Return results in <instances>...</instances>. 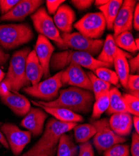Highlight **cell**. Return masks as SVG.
<instances>
[{"label":"cell","instance_id":"obj_2","mask_svg":"<svg viewBox=\"0 0 139 156\" xmlns=\"http://www.w3.org/2000/svg\"><path fill=\"white\" fill-rule=\"evenodd\" d=\"M74 64L95 71L99 68H109L113 65L101 62L91 55L79 51L67 50L54 53L50 62V67L54 70H61Z\"/></svg>","mask_w":139,"mask_h":156},{"label":"cell","instance_id":"obj_14","mask_svg":"<svg viewBox=\"0 0 139 156\" xmlns=\"http://www.w3.org/2000/svg\"><path fill=\"white\" fill-rule=\"evenodd\" d=\"M43 3L44 2L41 0H22L7 13L0 17V22L6 21H22L27 16L33 15L41 7Z\"/></svg>","mask_w":139,"mask_h":156},{"label":"cell","instance_id":"obj_43","mask_svg":"<svg viewBox=\"0 0 139 156\" xmlns=\"http://www.w3.org/2000/svg\"><path fill=\"white\" fill-rule=\"evenodd\" d=\"M10 55L3 51V48L0 46V66H3L8 62Z\"/></svg>","mask_w":139,"mask_h":156},{"label":"cell","instance_id":"obj_29","mask_svg":"<svg viewBox=\"0 0 139 156\" xmlns=\"http://www.w3.org/2000/svg\"><path fill=\"white\" fill-rule=\"evenodd\" d=\"M96 101L92 106V118L97 119L100 118L109 106V90L99 95L95 99Z\"/></svg>","mask_w":139,"mask_h":156},{"label":"cell","instance_id":"obj_48","mask_svg":"<svg viewBox=\"0 0 139 156\" xmlns=\"http://www.w3.org/2000/svg\"><path fill=\"white\" fill-rule=\"evenodd\" d=\"M138 42H139V39L138 38L135 39V45H136V46H137L138 49L139 48V43Z\"/></svg>","mask_w":139,"mask_h":156},{"label":"cell","instance_id":"obj_47","mask_svg":"<svg viewBox=\"0 0 139 156\" xmlns=\"http://www.w3.org/2000/svg\"><path fill=\"white\" fill-rule=\"evenodd\" d=\"M5 76H6L5 73L3 72V70L0 68V83H1L2 81L4 80Z\"/></svg>","mask_w":139,"mask_h":156},{"label":"cell","instance_id":"obj_35","mask_svg":"<svg viewBox=\"0 0 139 156\" xmlns=\"http://www.w3.org/2000/svg\"><path fill=\"white\" fill-rule=\"evenodd\" d=\"M127 89L132 92L139 91V76L135 74H130L128 77Z\"/></svg>","mask_w":139,"mask_h":156},{"label":"cell","instance_id":"obj_39","mask_svg":"<svg viewBox=\"0 0 139 156\" xmlns=\"http://www.w3.org/2000/svg\"><path fill=\"white\" fill-rule=\"evenodd\" d=\"M72 5L79 10H84L91 6L94 2L93 0H72Z\"/></svg>","mask_w":139,"mask_h":156},{"label":"cell","instance_id":"obj_42","mask_svg":"<svg viewBox=\"0 0 139 156\" xmlns=\"http://www.w3.org/2000/svg\"><path fill=\"white\" fill-rule=\"evenodd\" d=\"M56 151H57V147L50 149L48 151L40 153V154H33V155H25L23 154V155H15V156H55ZM0 156H3V155H0Z\"/></svg>","mask_w":139,"mask_h":156},{"label":"cell","instance_id":"obj_36","mask_svg":"<svg viewBox=\"0 0 139 156\" xmlns=\"http://www.w3.org/2000/svg\"><path fill=\"white\" fill-rule=\"evenodd\" d=\"M65 2L64 0H47L46 4L47 9V13L49 15H54L57 11L58 8Z\"/></svg>","mask_w":139,"mask_h":156},{"label":"cell","instance_id":"obj_32","mask_svg":"<svg viewBox=\"0 0 139 156\" xmlns=\"http://www.w3.org/2000/svg\"><path fill=\"white\" fill-rule=\"evenodd\" d=\"M128 112L135 116L139 115L138 92H132L123 96Z\"/></svg>","mask_w":139,"mask_h":156},{"label":"cell","instance_id":"obj_41","mask_svg":"<svg viewBox=\"0 0 139 156\" xmlns=\"http://www.w3.org/2000/svg\"><path fill=\"white\" fill-rule=\"evenodd\" d=\"M133 27L137 31L139 30V4L137 3L133 15Z\"/></svg>","mask_w":139,"mask_h":156},{"label":"cell","instance_id":"obj_44","mask_svg":"<svg viewBox=\"0 0 139 156\" xmlns=\"http://www.w3.org/2000/svg\"><path fill=\"white\" fill-rule=\"evenodd\" d=\"M0 144H2L3 146V147L7 149L9 148L7 140L5 137L4 134H3V133L1 131V130H0Z\"/></svg>","mask_w":139,"mask_h":156},{"label":"cell","instance_id":"obj_38","mask_svg":"<svg viewBox=\"0 0 139 156\" xmlns=\"http://www.w3.org/2000/svg\"><path fill=\"white\" fill-rule=\"evenodd\" d=\"M130 152L132 156H139V136L135 132L132 136Z\"/></svg>","mask_w":139,"mask_h":156},{"label":"cell","instance_id":"obj_12","mask_svg":"<svg viewBox=\"0 0 139 156\" xmlns=\"http://www.w3.org/2000/svg\"><path fill=\"white\" fill-rule=\"evenodd\" d=\"M61 82L62 85H69L92 91L91 81L87 74L81 66L71 64L62 71Z\"/></svg>","mask_w":139,"mask_h":156},{"label":"cell","instance_id":"obj_34","mask_svg":"<svg viewBox=\"0 0 139 156\" xmlns=\"http://www.w3.org/2000/svg\"><path fill=\"white\" fill-rule=\"evenodd\" d=\"M19 2V0H0V9L2 15L7 13Z\"/></svg>","mask_w":139,"mask_h":156},{"label":"cell","instance_id":"obj_33","mask_svg":"<svg viewBox=\"0 0 139 156\" xmlns=\"http://www.w3.org/2000/svg\"><path fill=\"white\" fill-rule=\"evenodd\" d=\"M104 156H130L129 146L127 144H115L104 152Z\"/></svg>","mask_w":139,"mask_h":156},{"label":"cell","instance_id":"obj_21","mask_svg":"<svg viewBox=\"0 0 139 156\" xmlns=\"http://www.w3.org/2000/svg\"><path fill=\"white\" fill-rule=\"evenodd\" d=\"M130 58L131 55L130 54L118 48L113 61V65H114L116 73L119 77V82L126 89L128 77L130 75L127 58Z\"/></svg>","mask_w":139,"mask_h":156},{"label":"cell","instance_id":"obj_23","mask_svg":"<svg viewBox=\"0 0 139 156\" xmlns=\"http://www.w3.org/2000/svg\"><path fill=\"white\" fill-rule=\"evenodd\" d=\"M122 3V0H110L105 5L98 8L105 18L108 30H113V22Z\"/></svg>","mask_w":139,"mask_h":156},{"label":"cell","instance_id":"obj_28","mask_svg":"<svg viewBox=\"0 0 139 156\" xmlns=\"http://www.w3.org/2000/svg\"><path fill=\"white\" fill-rule=\"evenodd\" d=\"M114 40L117 46L120 49L130 53H136L138 50L135 45V39L131 31H125L119 34L114 38Z\"/></svg>","mask_w":139,"mask_h":156},{"label":"cell","instance_id":"obj_25","mask_svg":"<svg viewBox=\"0 0 139 156\" xmlns=\"http://www.w3.org/2000/svg\"><path fill=\"white\" fill-rule=\"evenodd\" d=\"M117 49L118 47L115 43L113 35L108 34L97 59L101 62L113 65V59Z\"/></svg>","mask_w":139,"mask_h":156},{"label":"cell","instance_id":"obj_1","mask_svg":"<svg viewBox=\"0 0 139 156\" xmlns=\"http://www.w3.org/2000/svg\"><path fill=\"white\" fill-rule=\"evenodd\" d=\"M93 93L84 89L71 86L59 90V96L52 101H36L47 107L62 108L75 113H88L92 109L94 101Z\"/></svg>","mask_w":139,"mask_h":156},{"label":"cell","instance_id":"obj_46","mask_svg":"<svg viewBox=\"0 0 139 156\" xmlns=\"http://www.w3.org/2000/svg\"><path fill=\"white\" fill-rule=\"evenodd\" d=\"M109 2V0H96V1H94L95 5L99 8L100 6H103L107 4Z\"/></svg>","mask_w":139,"mask_h":156},{"label":"cell","instance_id":"obj_9","mask_svg":"<svg viewBox=\"0 0 139 156\" xmlns=\"http://www.w3.org/2000/svg\"><path fill=\"white\" fill-rule=\"evenodd\" d=\"M74 27L83 36L92 39L99 40L107 28L106 22L100 12H91L84 16L74 24Z\"/></svg>","mask_w":139,"mask_h":156},{"label":"cell","instance_id":"obj_37","mask_svg":"<svg viewBox=\"0 0 139 156\" xmlns=\"http://www.w3.org/2000/svg\"><path fill=\"white\" fill-rule=\"evenodd\" d=\"M78 156H94V151L90 142H86L80 145Z\"/></svg>","mask_w":139,"mask_h":156},{"label":"cell","instance_id":"obj_10","mask_svg":"<svg viewBox=\"0 0 139 156\" xmlns=\"http://www.w3.org/2000/svg\"><path fill=\"white\" fill-rule=\"evenodd\" d=\"M61 36L64 48L85 52L92 56L99 53L104 44L102 40H92L78 32L62 33Z\"/></svg>","mask_w":139,"mask_h":156},{"label":"cell","instance_id":"obj_11","mask_svg":"<svg viewBox=\"0 0 139 156\" xmlns=\"http://www.w3.org/2000/svg\"><path fill=\"white\" fill-rule=\"evenodd\" d=\"M0 129L15 155H19L31 140L32 134L30 131H23L14 124L5 123Z\"/></svg>","mask_w":139,"mask_h":156},{"label":"cell","instance_id":"obj_20","mask_svg":"<svg viewBox=\"0 0 139 156\" xmlns=\"http://www.w3.org/2000/svg\"><path fill=\"white\" fill-rule=\"evenodd\" d=\"M31 102L35 106L40 107V108L43 109L46 113L53 115L56 119L59 121L78 123L84 121L83 117L81 115L75 113L71 110L62 108L47 107L43 106L34 101H31Z\"/></svg>","mask_w":139,"mask_h":156},{"label":"cell","instance_id":"obj_45","mask_svg":"<svg viewBox=\"0 0 139 156\" xmlns=\"http://www.w3.org/2000/svg\"><path fill=\"white\" fill-rule=\"evenodd\" d=\"M133 124L135 130V133L139 134V117L134 115L132 118Z\"/></svg>","mask_w":139,"mask_h":156},{"label":"cell","instance_id":"obj_4","mask_svg":"<svg viewBox=\"0 0 139 156\" xmlns=\"http://www.w3.org/2000/svg\"><path fill=\"white\" fill-rule=\"evenodd\" d=\"M30 51L29 48H23L16 51L11 58L8 71L3 81L8 84L11 92H18L30 84L26 76V63Z\"/></svg>","mask_w":139,"mask_h":156},{"label":"cell","instance_id":"obj_30","mask_svg":"<svg viewBox=\"0 0 139 156\" xmlns=\"http://www.w3.org/2000/svg\"><path fill=\"white\" fill-rule=\"evenodd\" d=\"M87 74L91 83L94 99L97 98L101 94L110 90V84L109 83L100 80L92 72H88Z\"/></svg>","mask_w":139,"mask_h":156},{"label":"cell","instance_id":"obj_22","mask_svg":"<svg viewBox=\"0 0 139 156\" xmlns=\"http://www.w3.org/2000/svg\"><path fill=\"white\" fill-rule=\"evenodd\" d=\"M44 75L43 69L37 58L34 50L30 51L26 63V76L31 86L39 83Z\"/></svg>","mask_w":139,"mask_h":156},{"label":"cell","instance_id":"obj_40","mask_svg":"<svg viewBox=\"0 0 139 156\" xmlns=\"http://www.w3.org/2000/svg\"><path fill=\"white\" fill-rule=\"evenodd\" d=\"M138 54L134 58H130L128 61L129 66V71L131 74H133L136 71H138L139 68V57Z\"/></svg>","mask_w":139,"mask_h":156},{"label":"cell","instance_id":"obj_19","mask_svg":"<svg viewBox=\"0 0 139 156\" xmlns=\"http://www.w3.org/2000/svg\"><path fill=\"white\" fill-rule=\"evenodd\" d=\"M109 122L111 129L119 136L125 137L131 133L133 121L132 117L129 113L113 114Z\"/></svg>","mask_w":139,"mask_h":156},{"label":"cell","instance_id":"obj_13","mask_svg":"<svg viewBox=\"0 0 139 156\" xmlns=\"http://www.w3.org/2000/svg\"><path fill=\"white\" fill-rule=\"evenodd\" d=\"M137 2L135 0H125L118 12V14L113 24L116 37L119 34L125 31H131L133 28V15Z\"/></svg>","mask_w":139,"mask_h":156},{"label":"cell","instance_id":"obj_26","mask_svg":"<svg viewBox=\"0 0 139 156\" xmlns=\"http://www.w3.org/2000/svg\"><path fill=\"white\" fill-rule=\"evenodd\" d=\"M57 156H76L78 147L70 135L62 134L57 146Z\"/></svg>","mask_w":139,"mask_h":156},{"label":"cell","instance_id":"obj_6","mask_svg":"<svg viewBox=\"0 0 139 156\" xmlns=\"http://www.w3.org/2000/svg\"><path fill=\"white\" fill-rule=\"evenodd\" d=\"M91 124L96 129L93 142L99 153L104 152L113 145L122 144L127 140L125 137L119 136L112 131L107 118L91 121Z\"/></svg>","mask_w":139,"mask_h":156},{"label":"cell","instance_id":"obj_24","mask_svg":"<svg viewBox=\"0 0 139 156\" xmlns=\"http://www.w3.org/2000/svg\"><path fill=\"white\" fill-rule=\"evenodd\" d=\"M122 112L129 113L123 96L117 87H112L109 90V106L107 113L110 115Z\"/></svg>","mask_w":139,"mask_h":156},{"label":"cell","instance_id":"obj_15","mask_svg":"<svg viewBox=\"0 0 139 156\" xmlns=\"http://www.w3.org/2000/svg\"><path fill=\"white\" fill-rule=\"evenodd\" d=\"M47 118V114L43 109L31 108L20 124L30 131L34 137H37L43 132L44 122Z\"/></svg>","mask_w":139,"mask_h":156},{"label":"cell","instance_id":"obj_16","mask_svg":"<svg viewBox=\"0 0 139 156\" xmlns=\"http://www.w3.org/2000/svg\"><path fill=\"white\" fill-rule=\"evenodd\" d=\"M54 49V47L47 38L39 34L34 51L43 69L44 76L46 78L50 77V62Z\"/></svg>","mask_w":139,"mask_h":156},{"label":"cell","instance_id":"obj_8","mask_svg":"<svg viewBox=\"0 0 139 156\" xmlns=\"http://www.w3.org/2000/svg\"><path fill=\"white\" fill-rule=\"evenodd\" d=\"M35 30L40 34L48 40L56 43L59 48H64L59 30L56 27L53 19L47 13L44 7H40L31 15Z\"/></svg>","mask_w":139,"mask_h":156},{"label":"cell","instance_id":"obj_18","mask_svg":"<svg viewBox=\"0 0 139 156\" xmlns=\"http://www.w3.org/2000/svg\"><path fill=\"white\" fill-rule=\"evenodd\" d=\"M75 20L74 11L68 5H62L54 14L53 21L57 28L62 33H71Z\"/></svg>","mask_w":139,"mask_h":156},{"label":"cell","instance_id":"obj_7","mask_svg":"<svg viewBox=\"0 0 139 156\" xmlns=\"http://www.w3.org/2000/svg\"><path fill=\"white\" fill-rule=\"evenodd\" d=\"M62 71L36 85L27 86L23 88V91L28 95L46 102L52 101L59 96V90L63 86L61 82Z\"/></svg>","mask_w":139,"mask_h":156},{"label":"cell","instance_id":"obj_3","mask_svg":"<svg viewBox=\"0 0 139 156\" xmlns=\"http://www.w3.org/2000/svg\"><path fill=\"white\" fill-rule=\"evenodd\" d=\"M77 125L78 123L61 122L55 118L49 119L41 137L24 154H40L56 147L61 136L71 131Z\"/></svg>","mask_w":139,"mask_h":156},{"label":"cell","instance_id":"obj_27","mask_svg":"<svg viewBox=\"0 0 139 156\" xmlns=\"http://www.w3.org/2000/svg\"><path fill=\"white\" fill-rule=\"evenodd\" d=\"M73 129L75 140L80 144L88 142L96 133V129L91 123L77 125Z\"/></svg>","mask_w":139,"mask_h":156},{"label":"cell","instance_id":"obj_31","mask_svg":"<svg viewBox=\"0 0 139 156\" xmlns=\"http://www.w3.org/2000/svg\"><path fill=\"white\" fill-rule=\"evenodd\" d=\"M94 74L100 80L108 83L110 84L117 85L119 82L116 73L108 68H99L95 70Z\"/></svg>","mask_w":139,"mask_h":156},{"label":"cell","instance_id":"obj_5","mask_svg":"<svg viewBox=\"0 0 139 156\" xmlns=\"http://www.w3.org/2000/svg\"><path fill=\"white\" fill-rule=\"evenodd\" d=\"M34 33L26 23L0 25V45L6 49H15L32 40Z\"/></svg>","mask_w":139,"mask_h":156},{"label":"cell","instance_id":"obj_17","mask_svg":"<svg viewBox=\"0 0 139 156\" xmlns=\"http://www.w3.org/2000/svg\"><path fill=\"white\" fill-rule=\"evenodd\" d=\"M2 101L15 114L25 116L31 109L30 101L18 92L12 91L8 95L1 97Z\"/></svg>","mask_w":139,"mask_h":156}]
</instances>
